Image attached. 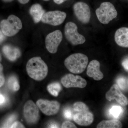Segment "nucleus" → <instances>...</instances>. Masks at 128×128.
Masks as SVG:
<instances>
[{
  "label": "nucleus",
  "mask_w": 128,
  "mask_h": 128,
  "mask_svg": "<svg viewBox=\"0 0 128 128\" xmlns=\"http://www.w3.org/2000/svg\"><path fill=\"white\" fill-rule=\"evenodd\" d=\"M62 90V86L58 82H53L49 85L48 86V92L52 96L55 97L58 96L60 92Z\"/></svg>",
  "instance_id": "obj_19"
},
{
  "label": "nucleus",
  "mask_w": 128,
  "mask_h": 128,
  "mask_svg": "<svg viewBox=\"0 0 128 128\" xmlns=\"http://www.w3.org/2000/svg\"><path fill=\"white\" fill-rule=\"evenodd\" d=\"M26 71L30 78L40 81L46 78L48 69L47 65L41 57H34L30 59L26 65Z\"/></svg>",
  "instance_id": "obj_1"
},
{
  "label": "nucleus",
  "mask_w": 128,
  "mask_h": 128,
  "mask_svg": "<svg viewBox=\"0 0 128 128\" xmlns=\"http://www.w3.org/2000/svg\"><path fill=\"white\" fill-rule=\"evenodd\" d=\"M2 51L6 57L12 62L16 60L21 56L20 51L19 49L10 45L4 46L2 48Z\"/></svg>",
  "instance_id": "obj_16"
},
{
  "label": "nucleus",
  "mask_w": 128,
  "mask_h": 128,
  "mask_svg": "<svg viewBox=\"0 0 128 128\" xmlns=\"http://www.w3.org/2000/svg\"><path fill=\"white\" fill-rule=\"evenodd\" d=\"M64 34L67 40L74 46L83 44L86 42L85 37L78 32L77 25L72 22L66 24Z\"/></svg>",
  "instance_id": "obj_5"
},
{
  "label": "nucleus",
  "mask_w": 128,
  "mask_h": 128,
  "mask_svg": "<svg viewBox=\"0 0 128 128\" xmlns=\"http://www.w3.org/2000/svg\"><path fill=\"white\" fill-rule=\"evenodd\" d=\"M73 110L75 112H78L84 110H89V108L85 104L82 102H77L73 105Z\"/></svg>",
  "instance_id": "obj_22"
},
{
  "label": "nucleus",
  "mask_w": 128,
  "mask_h": 128,
  "mask_svg": "<svg viewBox=\"0 0 128 128\" xmlns=\"http://www.w3.org/2000/svg\"><path fill=\"white\" fill-rule=\"evenodd\" d=\"M122 127V125L121 122L116 119L104 120L97 126L98 128H120Z\"/></svg>",
  "instance_id": "obj_18"
},
{
  "label": "nucleus",
  "mask_w": 128,
  "mask_h": 128,
  "mask_svg": "<svg viewBox=\"0 0 128 128\" xmlns=\"http://www.w3.org/2000/svg\"><path fill=\"white\" fill-rule=\"evenodd\" d=\"M18 2L22 4H25L28 3L30 0H18Z\"/></svg>",
  "instance_id": "obj_34"
},
{
  "label": "nucleus",
  "mask_w": 128,
  "mask_h": 128,
  "mask_svg": "<svg viewBox=\"0 0 128 128\" xmlns=\"http://www.w3.org/2000/svg\"><path fill=\"white\" fill-rule=\"evenodd\" d=\"M63 40V34L60 30H57L48 34L45 40L47 50L52 54L57 52L58 48Z\"/></svg>",
  "instance_id": "obj_7"
},
{
  "label": "nucleus",
  "mask_w": 128,
  "mask_h": 128,
  "mask_svg": "<svg viewBox=\"0 0 128 128\" xmlns=\"http://www.w3.org/2000/svg\"><path fill=\"white\" fill-rule=\"evenodd\" d=\"M49 128H59L58 125L56 123H53L50 124L49 127Z\"/></svg>",
  "instance_id": "obj_33"
},
{
  "label": "nucleus",
  "mask_w": 128,
  "mask_h": 128,
  "mask_svg": "<svg viewBox=\"0 0 128 128\" xmlns=\"http://www.w3.org/2000/svg\"><path fill=\"white\" fill-rule=\"evenodd\" d=\"M62 128H77L76 126L73 124V123L69 121H66L64 122L62 124Z\"/></svg>",
  "instance_id": "obj_27"
},
{
  "label": "nucleus",
  "mask_w": 128,
  "mask_h": 128,
  "mask_svg": "<svg viewBox=\"0 0 128 128\" xmlns=\"http://www.w3.org/2000/svg\"><path fill=\"white\" fill-rule=\"evenodd\" d=\"M23 112L24 118L28 124H34L39 120V109L32 101H28L25 103Z\"/></svg>",
  "instance_id": "obj_6"
},
{
  "label": "nucleus",
  "mask_w": 128,
  "mask_h": 128,
  "mask_svg": "<svg viewBox=\"0 0 128 128\" xmlns=\"http://www.w3.org/2000/svg\"><path fill=\"white\" fill-rule=\"evenodd\" d=\"M5 36L2 31L0 30V44L2 43L5 40Z\"/></svg>",
  "instance_id": "obj_30"
},
{
  "label": "nucleus",
  "mask_w": 128,
  "mask_h": 128,
  "mask_svg": "<svg viewBox=\"0 0 128 128\" xmlns=\"http://www.w3.org/2000/svg\"><path fill=\"white\" fill-rule=\"evenodd\" d=\"M0 28L5 36H13L17 34L22 28V22L18 17L12 15L6 20L2 21Z\"/></svg>",
  "instance_id": "obj_3"
},
{
  "label": "nucleus",
  "mask_w": 128,
  "mask_h": 128,
  "mask_svg": "<svg viewBox=\"0 0 128 128\" xmlns=\"http://www.w3.org/2000/svg\"><path fill=\"white\" fill-rule=\"evenodd\" d=\"M114 40L118 46L128 48V28H122L118 29L115 33Z\"/></svg>",
  "instance_id": "obj_15"
},
{
  "label": "nucleus",
  "mask_w": 128,
  "mask_h": 128,
  "mask_svg": "<svg viewBox=\"0 0 128 128\" xmlns=\"http://www.w3.org/2000/svg\"><path fill=\"white\" fill-rule=\"evenodd\" d=\"M73 119L78 125L88 126L91 125L94 121V114L89 110L80 111L76 112L73 116Z\"/></svg>",
  "instance_id": "obj_13"
},
{
  "label": "nucleus",
  "mask_w": 128,
  "mask_h": 128,
  "mask_svg": "<svg viewBox=\"0 0 128 128\" xmlns=\"http://www.w3.org/2000/svg\"><path fill=\"white\" fill-rule=\"evenodd\" d=\"M66 14L64 12L54 11L45 12L41 19L44 23L54 26L61 25L66 19Z\"/></svg>",
  "instance_id": "obj_8"
},
{
  "label": "nucleus",
  "mask_w": 128,
  "mask_h": 128,
  "mask_svg": "<svg viewBox=\"0 0 128 128\" xmlns=\"http://www.w3.org/2000/svg\"><path fill=\"white\" fill-rule=\"evenodd\" d=\"M61 83L66 88H84L87 85V82L79 76H75L71 74H67L61 79Z\"/></svg>",
  "instance_id": "obj_11"
},
{
  "label": "nucleus",
  "mask_w": 128,
  "mask_h": 128,
  "mask_svg": "<svg viewBox=\"0 0 128 128\" xmlns=\"http://www.w3.org/2000/svg\"><path fill=\"white\" fill-rule=\"evenodd\" d=\"M106 98L108 100L111 102L113 100L116 101L123 106L128 105V99L120 90L117 84L113 85L110 90L106 94Z\"/></svg>",
  "instance_id": "obj_12"
},
{
  "label": "nucleus",
  "mask_w": 128,
  "mask_h": 128,
  "mask_svg": "<svg viewBox=\"0 0 128 128\" xmlns=\"http://www.w3.org/2000/svg\"><path fill=\"white\" fill-rule=\"evenodd\" d=\"M3 67L0 63V88L2 87L5 83V77L3 73Z\"/></svg>",
  "instance_id": "obj_26"
},
{
  "label": "nucleus",
  "mask_w": 128,
  "mask_h": 128,
  "mask_svg": "<svg viewBox=\"0 0 128 128\" xmlns=\"http://www.w3.org/2000/svg\"><path fill=\"white\" fill-rule=\"evenodd\" d=\"M67 0H54V2L55 3L58 5L61 4L65 2Z\"/></svg>",
  "instance_id": "obj_32"
},
{
  "label": "nucleus",
  "mask_w": 128,
  "mask_h": 128,
  "mask_svg": "<svg viewBox=\"0 0 128 128\" xmlns=\"http://www.w3.org/2000/svg\"><path fill=\"white\" fill-rule=\"evenodd\" d=\"M64 117L66 119L71 120L73 118V113L71 110L70 109H66L64 110Z\"/></svg>",
  "instance_id": "obj_25"
},
{
  "label": "nucleus",
  "mask_w": 128,
  "mask_h": 128,
  "mask_svg": "<svg viewBox=\"0 0 128 128\" xmlns=\"http://www.w3.org/2000/svg\"><path fill=\"white\" fill-rule=\"evenodd\" d=\"M16 118V115L15 114L10 116L5 122L4 124L2 126V128H10L12 124L15 122Z\"/></svg>",
  "instance_id": "obj_23"
},
{
  "label": "nucleus",
  "mask_w": 128,
  "mask_h": 128,
  "mask_svg": "<svg viewBox=\"0 0 128 128\" xmlns=\"http://www.w3.org/2000/svg\"><path fill=\"white\" fill-rule=\"evenodd\" d=\"M100 62L96 60H92L88 66L87 74L90 78H93L95 80L99 81L102 80L104 75L100 70Z\"/></svg>",
  "instance_id": "obj_14"
},
{
  "label": "nucleus",
  "mask_w": 128,
  "mask_h": 128,
  "mask_svg": "<svg viewBox=\"0 0 128 128\" xmlns=\"http://www.w3.org/2000/svg\"><path fill=\"white\" fill-rule=\"evenodd\" d=\"M122 66L126 70L128 71V57L123 60L122 62Z\"/></svg>",
  "instance_id": "obj_29"
},
{
  "label": "nucleus",
  "mask_w": 128,
  "mask_h": 128,
  "mask_svg": "<svg viewBox=\"0 0 128 128\" xmlns=\"http://www.w3.org/2000/svg\"><path fill=\"white\" fill-rule=\"evenodd\" d=\"M2 60V57L1 56L0 54V61L1 60Z\"/></svg>",
  "instance_id": "obj_36"
},
{
  "label": "nucleus",
  "mask_w": 128,
  "mask_h": 128,
  "mask_svg": "<svg viewBox=\"0 0 128 128\" xmlns=\"http://www.w3.org/2000/svg\"><path fill=\"white\" fill-rule=\"evenodd\" d=\"M96 14L98 20L103 24H108L118 16L116 8L112 3L104 2L96 10Z\"/></svg>",
  "instance_id": "obj_4"
},
{
  "label": "nucleus",
  "mask_w": 128,
  "mask_h": 128,
  "mask_svg": "<svg viewBox=\"0 0 128 128\" xmlns=\"http://www.w3.org/2000/svg\"><path fill=\"white\" fill-rule=\"evenodd\" d=\"M44 1H48L50 0H43Z\"/></svg>",
  "instance_id": "obj_37"
},
{
  "label": "nucleus",
  "mask_w": 128,
  "mask_h": 128,
  "mask_svg": "<svg viewBox=\"0 0 128 128\" xmlns=\"http://www.w3.org/2000/svg\"><path fill=\"white\" fill-rule=\"evenodd\" d=\"M88 62L89 59L86 55L77 53L73 54L67 57L65 60L64 65L71 73L80 74L84 71Z\"/></svg>",
  "instance_id": "obj_2"
},
{
  "label": "nucleus",
  "mask_w": 128,
  "mask_h": 128,
  "mask_svg": "<svg viewBox=\"0 0 128 128\" xmlns=\"http://www.w3.org/2000/svg\"><path fill=\"white\" fill-rule=\"evenodd\" d=\"M2 0L5 2H12L14 0Z\"/></svg>",
  "instance_id": "obj_35"
},
{
  "label": "nucleus",
  "mask_w": 128,
  "mask_h": 128,
  "mask_svg": "<svg viewBox=\"0 0 128 128\" xmlns=\"http://www.w3.org/2000/svg\"><path fill=\"white\" fill-rule=\"evenodd\" d=\"M74 13L77 19L83 24L89 23L90 20L91 11L88 5L85 2H78L73 6Z\"/></svg>",
  "instance_id": "obj_9"
},
{
  "label": "nucleus",
  "mask_w": 128,
  "mask_h": 128,
  "mask_svg": "<svg viewBox=\"0 0 128 128\" xmlns=\"http://www.w3.org/2000/svg\"><path fill=\"white\" fill-rule=\"evenodd\" d=\"M118 86L120 89L122 90H125L127 88V81L124 77H121L117 80Z\"/></svg>",
  "instance_id": "obj_24"
},
{
  "label": "nucleus",
  "mask_w": 128,
  "mask_h": 128,
  "mask_svg": "<svg viewBox=\"0 0 128 128\" xmlns=\"http://www.w3.org/2000/svg\"><path fill=\"white\" fill-rule=\"evenodd\" d=\"M10 128H25L22 124L18 121H16L12 124Z\"/></svg>",
  "instance_id": "obj_28"
},
{
  "label": "nucleus",
  "mask_w": 128,
  "mask_h": 128,
  "mask_svg": "<svg viewBox=\"0 0 128 128\" xmlns=\"http://www.w3.org/2000/svg\"><path fill=\"white\" fill-rule=\"evenodd\" d=\"M36 105L44 114L48 116L57 114L60 108V104L56 101L40 99L37 101Z\"/></svg>",
  "instance_id": "obj_10"
},
{
  "label": "nucleus",
  "mask_w": 128,
  "mask_h": 128,
  "mask_svg": "<svg viewBox=\"0 0 128 128\" xmlns=\"http://www.w3.org/2000/svg\"><path fill=\"white\" fill-rule=\"evenodd\" d=\"M8 86L9 89L13 91H18L20 88L18 79L15 76H12L9 78L8 82Z\"/></svg>",
  "instance_id": "obj_20"
},
{
  "label": "nucleus",
  "mask_w": 128,
  "mask_h": 128,
  "mask_svg": "<svg viewBox=\"0 0 128 128\" xmlns=\"http://www.w3.org/2000/svg\"><path fill=\"white\" fill-rule=\"evenodd\" d=\"M124 112L123 108L121 106L115 105L113 106L109 110V114L115 119H118Z\"/></svg>",
  "instance_id": "obj_21"
},
{
  "label": "nucleus",
  "mask_w": 128,
  "mask_h": 128,
  "mask_svg": "<svg viewBox=\"0 0 128 128\" xmlns=\"http://www.w3.org/2000/svg\"><path fill=\"white\" fill-rule=\"evenodd\" d=\"M6 99L5 97L0 94V105L4 104L6 102Z\"/></svg>",
  "instance_id": "obj_31"
},
{
  "label": "nucleus",
  "mask_w": 128,
  "mask_h": 128,
  "mask_svg": "<svg viewBox=\"0 0 128 128\" xmlns=\"http://www.w3.org/2000/svg\"><path fill=\"white\" fill-rule=\"evenodd\" d=\"M30 13L34 22L38 23L41 21L42 18L45 13V11L41 5L36 4L32 6L30 8Z\"/></svg>",
  "instance_id": "obj_17"
}]
</instances>
